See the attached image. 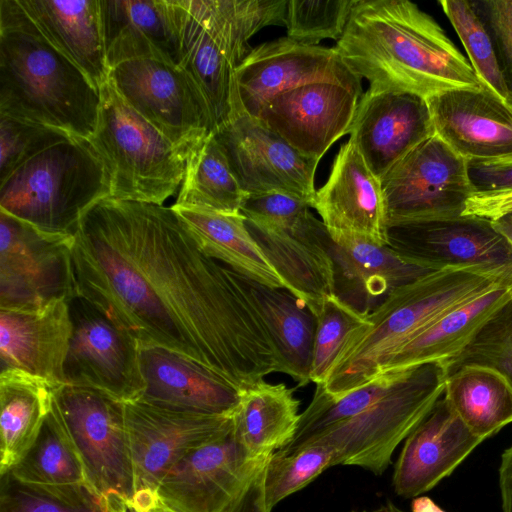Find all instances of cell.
I'll return each mask as SVG.
<instances>
[{"instance_id":"2","label":"cell","mask_w":512,"mask_h":512,"mask_svg":"<svg viewBox=\"0 0 512 512\" xmlns=\"http://www.w3.org/2000/svg\"><path fill=\"white\" fill-rule=\"evenodd\" d=\"M334 48L371 92L427 99L482 84L438 22L407 0H356Z\"/></svg>"},{"instance_id":"29","label":"cell","mask_w":512,"mask_h":512,"mask_svg":"<svg viewBox=\"0 0 512 512\" xmlns=\"http://www.w3.org/2000/svg\"><path fill=\"white\" fill-rule=\"evenodd\" d=\"M40 34L100 88L109 78L100 0H17Z\"/></svg>"},{"instance_id":"18","label":"cell","mask_w":512,"mask_h":512,"mask_svg":"<svg viewBox=\"0 0 512 512\" xmlns=\"http://www.w3.org/2000/svg\"><path fill=\"white\" fill-rule=\"evenodd\" d=\"M361 95V79L311 82L278 94L256 118L300 154L320 161L348 134Z\"/></svg>"},{"instance_id":"42","label":"cell","mask_w":512,"mask_h":512,"mask_svg":"<svg viewBox=\"0 0 512 512\" xmlns=\"http://www.w3.org/2000/svg\"><path fill=\"white\" fill-rule=\"evenodd\" d=\"M310 382L323 384L348 335L367 321V315L341 301L336 295L327 296L315 316Z\"/></svg>"},{"instance_id":"8","label":"cell","mask_w":512,"mask_h":512,"mask_svg":"<svg viewBox=\"0 0 512 512\" xmlns=\"http://www.w3.org/2000/svg\"><path fill=\"white\" fill-rule=\"evenodd\" d=\"M179 66L209 108L215 132L241 114L235 72L250 53L246 11L240 0H173Z\"/></svg>"},{"instance_id":"45","label":"cell","mask_w":512,"mask_h":512,"mask_svg":"<svg viewBox=\"0 0 512 512\" xmlns=\"http://www.w3.org/2000/svg\"><path fill=\"white\" fill-rule=\"evenodd\" d=\"M471 5L491 37L512 105V0L471 1Z\"/></svg>"},{"instance_id":"26","label":"cell","mask_w":512,"mask_h":512,"mask_svg":"<svg viewBox=\"0 0 512 512\" xmlns=\"http://www.w3.org/2000/svg\"><path fill=\"white\" fill-rule=\"evenodd\" d=\"M71 335L66 301L37 309H0L1 370L17 369L55 386L64 385Z\"/></svg>"},{"instance_id":"16","label":"cell","mask_w":512,"mask_h":512,"mask_svg":"<svg viewBox=\"0 0 512 512\" xmlns=\"http://www.w3.org/2000/svg\"><path fill=\"white\" fill-rule=\"evenodd\" d=\"M387 237L390 247L431 270L512 268V243L496 222L478 216L397 224Z\"/></svg>"},{"instance_id":"1","label":"cell","mask_w":512,"mask_h":512,"mask_svg":"<svg viewBox=\"0 0 512 512\" xmlns=\"http://www.w3.org/2000/svg\"><path fill=\"white\" fill-rule=\"evenodd\" d=\"M76 292L131 335L238 389L274 372V344L243 276L206 255L172 207L105 198L72 248Z\"/></svg>"},{"instance_id":"17","label":"cell","mask_w":512,"mask_h":512,"mask_svg":"<svg viewBox=\"0 0 512 512\" xmlns=\"http://www.w3.org/2000/svg\"><path fill=\"white\" fill-rule=\"evenodd\" d=\"M246 194L282 192L312 208L319 161L300 154L258 118L241 113L214 134Z\"/></svg>"},{"instance_id":"55","label":"cell","mask_w":512,"mask_h":512,"mask_svg":"<svg viewBox=\"0 0 512 512\" xmlns=\"http://www.w3.org/2000/svg\"><path fill=\"white\" fill-rule=\"evenodd\" d=\"M352 512H366V511H352Z\"/></svg>"},{"instance_id":"34","label":"cell","mask_w":512,"mask_h":512,"mask_svg":"<svg viewBox=\"0 0 512 512\" xmlns=\"http://www.w3.org/2000/svg\"><path fill=\"white\" fill-rule=\"evenodd\" d=\"M511 297L512 280L460 304L403 345L380 373L452 358Z\"/></svg>"},{"instance_id":"9","label":"cell","mask_w":512,"mask_h":512,"mask_svg":"<svg viewBox=\"0 0 512 512\" xmlns=\"http://www.w3.org/2000/svg\"><path fill=\"white\" fill-rule=\"evenodd\" d=\"M54 404L89 484L107 500L132 510L134 472L124 403L64 384L56 388Z\"/></svg>"},{"instance_id":"23","label":"cell","mask_w":512,"mask_h":512,"mask_svg":"<svg viewBox=\"0 0 512 512\" xmlns=\"http://www.w3.org/2000/svg\"><path fill=\"white\" fill-rule=\"evenodd\" d=\"M348 134L369 169L381 180L435 130L422 96L367 90L359 99Z\"/></svg>"},{"instance_id":"3","label":"cell","mask_w":512,"mask_h":512,"mask_svg":"<svg viewBox=\"0 0 512 512\" xmlns=\"http://www.w3.org/2000/svg\"><path fill=\"white\" fill-rule=\"evenodd\" d=\"M100 89L36 29L17 0H0V114L89 139Z\"/></svg>"},{"instance_id":"53","label":"cell","mask_w":512,"mask_h":512,"mask_svg":"<svg viewBox=\"0 0 512 512\" xmlns=\"http://www.w3.org/2000/svg\"><path fill=\"white\" fill-rule=\"evenodd\" d=\"M373 512H405V511L399 509L392 502H387L386 504L375 509Z\"/></svg>"},{"instance_id":"12","label":"cell","mask_w":512,"mask_h":512,"mask_svg":"<svg viewBox=\"0 0 512 512\" xmlns=\"http://www.w3.org/2000/svg\"><path fill=\"white\" fill-rule=\"evenodd\" d=\"M109 78L122 98L187 158L215 133L199 89L177 64L156 59L125 61Z\"/></svg>"},{"instance_id":"20","label":"cell","mask_w":512,"mask_h":512,"mask_svg":"<svg viewBox=\"0 0 512 512\" xmlns=\"http://www.w3.org/2000/svg\"><path fill=\"white\" fill-rule=\"evenodd\" d=\"M360 79L335 48L308 45L288 37L265 42L239 64L236 89L242 113L257 117L278 94L316 81Z\"/></svg>"},{"instance_id":"47","label":"cell","mask_w":512,"mask_h":512,"mask_svg":"<svg viewBox=\"0 0 512 512\" xmlns=\"http://www.w3.org/2000/svg\"><path fill=\"white\" fill-rule=\"evenodd\" d=\"M467 170L474 194L512 191V160L468 161Z\"/></svg>"},{"instance_id":"46","label":"cell","mask_w":512,"mask_h":512,"mask_svg":"<svg viewBox=\"0 0 512 512\" xmlns=\"http://www.w3.org/2000/svg\"><path fill=\"white\" fill-rule=\"evenodd\" d=\"M308 202L282 192L246 194L240 212L248 220L280 222L309 211Z\"/></svg>"},{"instance_id":"5","label":"cell","mask_w":512,"mask_h":512,"mask_svg":"<svg viewBox=\"0 0 512 512\" xmlns=\"http://www.w3.org/2000/svg\"><path fill=\"white\" fill-rule=\"evenodd\" d=\"M447 372L441 361L380 373L359 410L311 439L334 452L333 466H357L381 475L397 446L443 396ZM302 446V447H304Z\"/></svg>"},{"instance_id":"21","label":"cell","mask_w":512,"mask_h":512,"mask_svg":"<svg viewBox=\"0 0 512 512\" xmlns=\"http://www.w3.org/2000/svg\"><path fill=\"white\" fill-rule=\"evenodd\" d=\"M426 100L435 134L467 162L512 160V105L489 86Z\"/></svg>"},{"instance_id":"13","label":"cell","mask_w":512,"mask_h":512,"mask_svg":"<svg viewBox=\"0 0 512 512\" xmlns=\"http://www.w3.org/2000/svg\"><path fill=\"white\" fill-rule=\"evenodd\" d=\"M380 181L388 227L460 216L474 195L467 161L436 134L411 150Z\"/></svg>"},{"instance_id":"35","label":"cell","mask_w":512,"mask_h":512,"mask_svg":"<svg viewBox=\"0 0 512 512\" xmlns=\"http://www.w3.org/2000/svg\"><path fill=\"white\" fill-rule=\"evenodd\" d=\"M443 396L469 430L483 440L512 423V387L493 369L459 368L447 375Z\"/></svg>"},{"instance_id":"51","label":"cell","mask_w":512,"mask_h":512,"mask_svg":"<svg viewBox=\"0 0 512 512\" xmlns=\"http://www.w3.org/2000/svg\"><path fill=\"white\" fill-rule=\"evenodd\" d=\"M412 512H445L432 499L426 496L413 498Z\"/></svg>"},{"instance_id":"48","label":"cell","mask_w":512,"mask_h":512,"mask_svg":"<svg viewBox=\"0 0 512 512\" xmlns=\"http://www.w3.org/2000/svg\"><path fill=\"white\" fill-rule=\"evenodd\" d=\"M462 215L478 216L494 222L512 215V191L474 194L467 200Z\"/></svg>"},{"instance_id":"54","label":"cell","mask_w":512,"mask_h":512,"mask_svg":"<svg viewBox=\"0 0 512 512\" xmlns=\"http://www.w3.org/2000/svg\"><path fill=\"white\" fill-rule=\"evenodd\" d=\"M148 512H173V511L168 510V509L162 507L161 505H157L154 508H152L151 510H149Z\"/></svg>"},{"instance_id":"11","label":"cell","mask_w":512,"mask_h":512,"mask_svg":"<svg viewBox=\"0 0 512 512\" xmlns=\"http://www.w3.org/2000/svg\"><path fill=\"white\" fill-rule=\"evenodd\" d=\"M74 236L53 234L0 211V309L28 310L77 295Z\"/></svg>"},{"instance_id":"19","label":"cell","mask_w":512,"mask_h":512,"mask_svg":"<svg viewBox=\"0 0 512 512\" xmlns=\"http://www.w3.org/2000/svg\"><path fill=\"white\" fill-rule=\"evenodd\" d=\"M245 223L288 291L316 316L324 299L334 294L332 238L323 222L307 211L280 222Z\"/></svg>"},{"instance_id":"41","label":"cell","mask_w":512,"mask_h":512,"mask_svg":"<svg viewBox=\"0 0 512 512\" xmlns=\"http://www.w3.org/2000/svg\"><path fill=\"white\" fill-rule=\"evenodd\" d=\"M439 4L458 34L480 81L508 101L491 37L471 1L441 0Z\"/></svg>"},{"instance_id":"37","label":"cell","mask_w":512,"mask_h":512,"mask_svg":"<svg viewBox=\"0 0 512 512\" xmlns=\"http://www.w3.org/2000/svg\"><path fill=\"white\" fill-rule=\"evenodd\" d=\"M8 473L21 483L35 486L89 484L81 459L55 407L54 398L51 411L34 444Z\"/></svg>"},{"instance_id":"33","label":"cell","mask_w":512,"mask_h":512,"mask_svg":"<svg viewBox=\"0 0 512 512\" xmlns=\"http://www.w3.org/2000/svg\"><path fill=\"white\" fill-rule=\"evenodd\" d=\"M57 387L21 370H1V476L10 472L34 444L51 411Z\"/></svg>"},{"instance_id":"24","label":"cell","mask_w":512,"mask_h":512,"mask_svg":"<svg viewBox=\"0 0 512 512\" xmlns=\"http://www.w3.org/2000/svg\"><path fill=\"white\" fill-rule=\"evenodd\" d=\"M483 441L441 397L405 439L392 477L395 493L416 498L430 491Z\"/></svg>"},{"instance_id":"32","label":"cell","mask_w":512,"mask_h":512,"mask_svg":"<svg viewBox=\"0 0 512 512\" xmlns=\"http://www.w3.org/2000/svg\"><path fill=\"white\" fill-rule=\"evenodd\" d=\"M243 279L276 349L279 373L305 386L310 382L315 316L289 291Z\"/></svg>"},{"instance_id":"52","label":"cell","mask_w":512,"mask_h":512,"mask_svg":"<svg viewBox=\"0 0 512 512\" xmlns=\"http://www.w3.org/2000/svg\"><path fill=\"white\" fill-rule=\"evenodd\" d=\"M496 223L512 243V215L506 216L503 219L496 221Z\"/></svg>"},{"instance_id":"22","label":"cell","mask_w":512,"mask_h":512,"mask_svg":"<svg viewBox=\"0 0 512 512\" xmlns=\"http://www.w3.org/2000/svg\"><path fill=\"white\" fill-rule=\"evenodd\" d=\"M313 208L334 242L362 239L388 245L381 181L350 139L339 149L326 183L316 191Z\"/></svg>"},{"instance_id":"50","label":"cell","mask_w":512,"mask_h":512,"mask_svg":"<svg viewBox=\"0 0 512 512\" xmlns=\"http://www.w3.org/2000/svg\"><path fill=\"white\" fill-rule=\"evenodd\" d=\"M499 487L503 512H512V446L501 456Z\"/></svg>"},{"instance_id":"36","label":"cell","mask_w":512,"mask_h":512,"mask_svg":"<svg viewBox=\"0 0 512 512\" xmlns=\"http://www.w3.org/2000/svg\"><path fill=\"white\" fill-rule=\"evenodd\" d=\"M245 196L222 147L211 134L187 158L175 204L241 213Z\"/></svg>"},{"instance_id":"39","label":"cell","mask_w":512,"mask_h":512,"mask_svg":"<svg viewBox=\"0 0 512 512\" xmlns=\"http://www.w3.org/2000/svg\"><path fill=\"white\" fill-rule=\"evenodd\" d=\"M333 462V450L321 443H312L290 453H273L264 475V494L269 512L333 467Z\"/></svg>"},{"instance_id":"28","label":"cell","mask_w":512,"mask_h":512,"mask_svg":"<svg viewBox=\"0 0 512 512\" xmlns=\"http://www.w3.org/2000/svg\"><path fill=\"white\" fill-rule=\"evenodd\" d=\"M110 70L135 59L179 65L173 0H100Z\"/></svg>"},{"instance_id":"27","label":"cell","mask_w":512,"mask_h":512,"mask_svg":"<svg viewBox=\"0 0 512 512\" xmlns=\"http://www.w3.org/2000/svg\"><path fill=\"white\" fill-rule=\"evenodd\" d=\"M334 295L369 315L396 289L432 271L389 245L362 239L332 240Z\"/></svg>"},{"instance_id":"40","label":"cell","mask_w":512,"mask_h":512,"mask_svg":"<svg viewBox=\"0 0 512 512\" xmlns=\"http://www.w3.org/2000/svg\"><path fill=\"white\" fill-rule=\"evenodd\" d=\"M442 363L447 375L470 365L493 369L512 387V297L485 321L457 355Z\"/></svg>"},{"instance_id":"6","label":"cell","mask_w":512,"mask_h":512,"mask_svg":"<svg viewBox=\"0 0 512 512\" xmlns=\"http://www.w3.org/2000/svg\"><path fill=\"white\" fill-rule=\"evenodd\" d=\"M111 196V180L88 139L70 137L0 180V211L53 234L74 236L94 204Z\"/></svg>"},{"instance_id":"25","label":"cell","mask_w":512,"mask_h":512,"mask_svg":"<svg viewBox=\"0 0 512 512\" xmlns=\"http://www.w3.org/2000/svg\"><path fill=\"white\" fill-rule=\"evenodd\" d=\"M145 390L138 400L166 409L233 416L240 389L197 362L157 346H140Z\"/></svg>"},{"instance_id":"7","label":"cell","mask_w":512,"mask_h":512,"mask_svg":"<svg viewBox=\"0 0 512 512\" xmlns=\"http://www.w3.org/2000/svg\"><path fill=\"white\" fill-rule=\"evenodd\" d=\"M99 89L98 122L88 140L110 174V197L164 205L181 186L186 158L122 98L110 78Z\"/></svg>"},{"instance_id":"14","label":"cell","mask_w":512,"mask_h":512,"mask_svg":"<svg viewBox=\"0 0 512 512\" xmlns=\"http://www.w3.org/2000/svg\"><path fill=\"white\" fill-rule=\"evenodd\" d=\"M72 335L64 365L65 384L100 391L122 403L145 390L140 345L85 298L69 302Z\"/></svg>"},{"instance_id":"38","label":"cell","mask_w":512,"mask_h":512,"mask_svg":"<svg viewBox=\"0 0 512 512\" xmlns=\"http://www.w3.org/2000/svg\"><path fill=\"white\" fill-rule=\"evenodd\" d=\"M0 512H133L113 503L90 484L45 487L1 476Z\"/></svg>"},{"instance_id":"4","label":"cell","mask_w":512,"mask_h":512,"mask_svg":"<svg viewBox=\"0 0 512 512\" xmlns=\"http://www.w3.org/2000/svg\"><path fill=\"white\" fill-rule=\"evenodd\" d=\"M511 280L512 268L442 269L399 287L348 335L320 385L333 397L365 385L403 345L443 315Z\"/></svg>"},{"instance_id":"44","label":"cell","mask_w":512,"mask_h":512,"mask_svg":"<svg viewBox=\"0 0 512 512\" xmlns=\"http://www.w3.org/2000/svg\"><path fill=\"white\" fill-rule=\"evenodd\" d=\"M70 137L55 128L0 114V180L44 149Z\"/></svg>"},{"instance_id":"30","label":"cell","mask_w":512,"mask_h":512,"mask_svg":"<svg viewBox=\"0 0 512 512\" xmlns=\"http://www.w3.org/2000/svg\"><path fill=\"white\" fill-rule=\"evenodd\" d=\"M171 207L206 255L252 281L288 291L248 231L242 213L176 204Z\"/></svg>"},{"instance_id":"31","label":"cell","mask_w":512,"mask_h":512,"mask_svg":"<svg viewBox=\"0 0 512 512\" xmlns=\"http://www.w3.org/2000/svg\"><path fill=\"white\" fill-rule=\"evenodd\" d=\"M299 405L294 390L286 384L261 380L240 391L233 435L250 456L269 458L294 438Z\"/></svg>"},{"instance_id":"10","label":"cell","mask_w":512,"mask_h":512,"mask_svg":"<svg viewBox=\"0 0 512 512\" xmlns=\"http://www.w3.org/2000/svg\"><path fill=\"white\" fill-rule=\"evenodd\" d=\"M124 407L134 472L133 512L157 506L158 484L179 460L233 431V416L178 411L141 401Z\"/></svg>"},{"instance_id":"43","label":"cell","mask_w":512,"mask_h":512,"mask_svg":"<svg viewBox=\"0 0 512 512\" xmlns=\"http://www.w3.org/2000/svg\"><path fill=\"white\" fill-rule=\"evenodd\" d=\"M356 0H289L284 23L288 38L308 45L322 39L338 41Z\"/></svg>"},{"instance_id":"15","label":"cell","mask_w":512,"mask_h":512,"mask_svg":"<svg viewBox=\"0 0 512 512\" xmlns=\"http://www.w3.org/2000/svg\"><path fill=\"white\" fill-rule=\"evenodd\" d=\"M269 458L250 456L232 431L191 451L172 466L158 484L157 505L173 512H229Z\"/></svg>"},{"instance_id":"49","label":"cell","mask_w":512,"mask_h":512,"mask_svg":"<svg viewBox=\"0 0 512 512\" xmlns=\"http://www.w3.org/2000/svg\"><path fill=\"white\" fill-rule=\"evenodd\" d=\"M265 468L255 479L242 500L229 512H269L264 494Z\"/></svg>"}]
</instances>
